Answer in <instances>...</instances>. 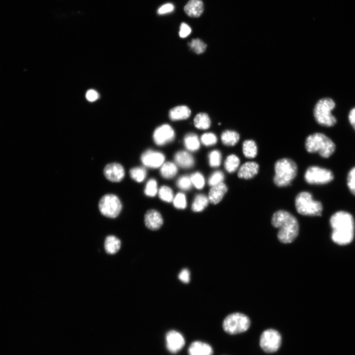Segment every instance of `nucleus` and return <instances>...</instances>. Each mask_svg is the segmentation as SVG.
<instances>
[{"label": "nucleus", "mask_w": 355, "mask_h": 355, "mask_svg": "<svg viewBox=\"0 0 355 355\" xmlns=\"http://www.w3.org/2000/svg\"><path fill=\"white\" fill-rule=\"evenodd\" d=\"M330 224L333 229L332 238L335 243L345 245L353 241L355 222L351 214L343 211L337 212L331 216Z\"/></svg>", "instance_id": "obj_1"}, {"label": "nucleus", "mask_w": 355, "mask_h": 355, "mask_svg": "<svg viewBox=\"0 0 355 355\" xmlns=\"http://www.w3.org/2000/svg\"><path fill=\"white\" fill-rule=\"evenodd\" d=\"M271 224L279 229L278 237L284 244L292 243L299 233V224L296 217L288 211L280 210L272 216Z\"/></svg>", "instance_id": "obj_2"}, {"label": "nucleus", "mask_w": 355, "mask_h": 355, "mask_svg": "<svg viewBox=\"0 0 355 355\" xmlns=\"http://www.w3.org/2000/svg\"><path fill=\"white\" fill-rule=\"evenodd\" d=\"M305 148L309 153H317L324 158H328L335 153L336 146L326 135L316 133L308 136L306 140Z\"/></svg>", "instance_id": "obj_3"}, {"label": "nucleus", "mask_w": 355, "mask_h": 355, "mask_svg": "<svg viewBox=\"0 0 355 355\" xmlns=\"http://www.w3.org/2000/svg\"><path fill=\"white\" fill-rule=\"evenodd\" d=\"M276 174L274 181L280 187L290 185L297 173V166L295 162L288 158L278 160L275 166Z\"/></svg>", "instance_id": "obj_4"}, {"label": "nucleus", "mask_w": 355, "mask_h": 355, "mask_svg": "<svg viewBox=\"0 0 355 355\" xmlns=\"http://www.w3.org/2000/svg\"><path fill=\"white\" fill-rule=\"evenodd\" d=\"M335 107V102L330 98H324L319 100L316 103L313 111L316 122L324 126H334L337 121L332 112Z\"/></svg>", "instance_id": "obj_5"}, {"label": "nucleus", "mask_w": 355, "mask_h": 355, "mask_svg": "<svg viewBox=\"0 0 355 355\" xmlns=\"http://www.w3.org/2000/svg\"><path fill=\"white\" fill-rule=\"evenodd\" d=\"M295 206L299 214L307 216H321L323 209L321 202L314 200L312 195L307 192L297 195Z\"/></svg>", "instance_id": "obj_6"}, {"label": "nucleus", "mask_w": 355, "mask_h": 355, "mask_svg": "<svg viewBox=\"0 0 355 355\" xmlns=\"http://www.w3.org/2000/svg\"><path fill=\"white\" fill-rule=\"evenodd\" d=\"M250 325L249 317L241 313H234L228 315L223 323L224 331L231 335L247 332Z\"/></svg>", "instance_id": "obj_7"}, {"label": "nucleus", "mask_w": 355, "mask_h": 355, "mask_svg": "<svg viewBox=\"0 0 355 355\" xmlns=\"http://www.w3.org/2000/svg\"><path fill=\"white\" fill-rule=\"evenodd\" d=\"M100 213L104 216L115 218L121 213L122 204L119 198L113 194H107L103 196L99 202Z\"/></svg>", "instance_id": "obj_8"}, {"label": "nucleus", "mask_w": 355, "mask_h": 355, "mask_svg": "<svg viewBox=\"0 0 355 355\" xmlns=\"http://www.w3.org/2000/svg\"><path fill=\"white\" fill-rule=\"evenodd\" d=\"M334 179V174L331 170L316 166L309 168L305 174L306 181L310 185H324L331 182Z\"/></svg>", "instance_id": "obj_9"}, {"label": "nucleus", "mask_w": 355, "mask_h": 355, "mask_svg": "<svg viewBox=\"0 0 355 355\" xmlns=\"http://www.w3.org/2000/svg\"><path fill=\"white\" fill-rule=\"evenodd\" d=\"M281 342V336L278 331L274 329H268L262 333L260 344L263 351L267 353H273L279 350Z\"/></svg>", "instance_id": "obj_10"}, {"label": "nucleus", "mask_w": 355, "mask_h": 355, "mask_svg": "<svg viewBox=\"0 0 355 355\" xmlns=\"http://www.w3.org/2000/svg\"><path fill=\"white\" fill-rule=\"evenodd\" d=\"M175 133L169 124H163L157 127L154 133V140L158 146H163L173 141Z\"/></svg>", "instance_id": "obj_11"}, {"label": "nucleus", "mask_w": 355, "mask_h": 355, "mask_svg": "<svg viewBox=\"0 0 355 355\" xmlns=\"http://www.w3.org/2000/svg\"><path fill=\"white\" fill-rule=\"evenodd\" d=\"M141 159L145 166L157 169L163 165L165 156L161 153L149 150L142 154Z\"/></svg>", "instance_id": "obj_12"}, {"label": "nucleus", "mask_w": 355, "mask_h": 355, "mask_svg": "<svg viewBox=\"0 0 355 355\" xmlns=\"http://www.w3.org/2000/svg\"><path fill=\"white\" fill-rule=\"evenodd\" d=\"M166 342L168 350L173 354L177 353L181 350L185 344L183 336L174 330L170 331L167 333Z\"/></svg>", "instance_id": "obj_13"}, {"label": "nucleus", "mask_w": 355, "mask_h": 355, "mask_svg": "<svg viewBox=\"0 0 355 355\" xmlns=\"http://www.w3.org/2000/svg\"><path fill=\"white\" fill-rule=\"evenodd\" d=\"M105 177L112 182H121L125 176L123 167L118 163H112L107 165L104 169Z\"/></svg>", "instance_id": "obj_14"}, {"label": "nucleus", "mask_w": 355, "mask_h": 355, "mask_svg": "<svg viewBox=\"0 0 355 355\" xmlns=\"http://www.w3.org/2000/svg\"><path fill=\"white\" fill-rule=\"evenodd\" d=\"M144 222L146 227L152 231L159 230L163 224L161 215L155 210L148 211L145 215Z\"/></svg>", "instance_id": "obj_15"}, {"label": "nucleus", "mask_w": 355, "mask_h": 355, "mask_svg": "<svg viewBox=\"0 0 355 355\" xmlns=\"http://www.w3.org/2000/svg\"><path fill=\"white\" fill-rule=\"evenodd\" d=\"M259 169V165L255 161L246 162L239 168L238 177L246 180L252 179L258 174Z\"/></svg>", "instance_id": "obj_16"}, {"label": "nucleus", "mask_w": 355, "mask_h": 355, "mask_svg": "<svg viewBox=\"0 0 355 355\" xmlns=\"http://www.w3.org/2000/svg\"><path fill=\"white\" fill-rule=\"evenodd\" d=\"M205 6L202 0H189L185 6V14L192 18H198L204 13Z\"/></svg>", "instance_id": "obj_17"}, {"label": "nucleus", "mask_w": 355, "mask_h": 355, "mask_svg": "<svg viewBox=\"0 0 355 355\" xmlns=\"http://www.w3.org/2000/svg\"><path fill=\"white\" fill-rule=\"evenodd\" d=\"M228 187L224 183L212 186L209 193V202L216 205L220 202L227 193Z\"/></svg>", "instance_id": "obj_18"}, {"label": "nucleus", "mask_w": 355, "mask_h": 355, "mask_svg": "<svg viewBox=\"0 0 355 355\" xmlns=\"http://www.w3.org/2000/svg\"><path fill=\"white\" fill-rule=\"evenodd\" d=\"M187 351L189 355H213L214 353L211 345L200 341L191 344Z\"/></svg>", "instance_id": "obj_19"}, {"label": "nucleus", "mask_w": 355, "mask_h": 355, "mask_svg": "<svg viewBox=\"0 0 355 355\" xmlns=\"http://www.w3.org/2000/svg\"><path fill=\"white\" fill-rule=\"evenodd\" d=\"M174 160L179 167L184 169L193 168L195 165V159L192 155L185 151H180L174 156Z\"/></svg>", "instance_id": "obj_20"}, {"label": "nucleus", "mask_w": 355, "mask_h": 355, "mask_svg": "<svg viewBox=\"0 0 355 355\" xmlns=\"http://www.w3.org/2000/svg\"><path fill=\"white\" fill-rule=\"evenodd\" d=\"M191 115L190 109L185 106H179L173 108L170 111V118L172 121L187 119Z\"/></svg>", "instance_id": "obj_21"}, {"label": "nucleus", "mask_w": 355, "mask_h": 355, "mask_svg": "<svg viewBox=\"0 0 355 355\" xmlns=\"http://www.w3.org/2000/svg\"><path fill=\"white\" fill-rule=\"evenodd\" d=\"M121 247V242L117 237L111 235L106 238L104 247L108 254L114 255L117 253L120 250Z\"/></svg>", "instance_id": "obj_22"}, {"label": "nucleus", "mask_w": 355, "mask_h": 355, "mask_svg": "<svg viewBox=\"0 0 355 355\" xmlns=\"http://www.w3.org/2000/svg\"><path fill=\"white\" fill-rule=\"evenodd\" d=\"M184 144L186 149L191 152L197 151L201 147L198 136L193 133H189L185 136Z\"/></svg>", "instance_id": "obj_23"}, {"label": "nucleus", "mask_w": 355, "mask_h": 355, "mask_svg": "<svg viewBox=\"0 0 355 355\" xmlns=\"http://www.w3.org/2000/svg\"><path fill=\"white\" fill-rule=\"evenodd\" d=\"M240 139V135L236 131L226 130L221 135V140L223 144L227 146H234L236 145Z\"/></svg>", "instance_id": "obj_24"}, {"label": "nucleus", "mask_w": 355, "mask_h": 355, "mask_svg": "<svg viewBox=\"0 0 355 355\" xmlns=\"http://www.w3.org/2000/svg\"><path fill=\"white\" fill-rule=\"evenodd\" d=\"M178 171L177 166L172 162L163 164L160 169V174L164 178L171 179L174 178Z\"/></svg>", "instance_id": "obj_25"}, {"label": "nucleus", "mask_w": 355, "mask_h": 355, "mask_svg": "<svg viewBox=\"0 0 355 355\" xmlns=\"http://www.w3.org/2000/svg\"><path fill=\"white\" fill-rule=\"evenodd\" d=\"M242 146L243 153L246 157L254 158L257 155L258 147L254 140H246L243 142Z\"/></svg>", "instance_id": "obj_26"}, {"label": "nucleus", "mask_w": 355, "mask_h": 355, "mask_svg": "<svg viewBox=\"0 0 355 355\" xmlns=\"http://www.w3.org/2000/svg\"><path fill=\"white\" fill-rule=\"evenodd\" d=\"M211 122L209 116L204 113L198 114L194 119L195 126L201 130H206L210 128Z\"/></svg>", "instance_id": "obj_27"}, {"label": "nucleus", "mask_w": 355, "mask_h": 355, "mask_svg": "<svg viewBox=\"0 0 355 355\" xmlns=\"http://www.w3.org/2000/svg\"><path fill=\"white\" fill-rule=\"evenodd\" d=\"M239 158L235 154L228 156L225 160L224 167L226 171L230 173L236 171L240 166Z\"/></svg>", "instance_id": "obj_28"}, {"label": "nucleus", "mask_w": 355, "mask_h": 355, "mask_svg": "<svg viewBox=\"0 0 355 355\" xmlns=\"http://www.w3.org/2000/svg\"><path fill=\"white\" fill-rule=\"evenodd\" d=\"M209 199L203 194L198 195L193 203L192 209L195 212H200L203 211L209 204Z\"/></svg>", "instance_id": "obj_29"}, {"label": "nucleus", "mask_w": 355, "mask_h": 355, "mask_svg": "<svg viewBox=\"0 0 355 355\" xmlns=\"http://www.w3.org/2000/svg\"><path fill=\"white\" fill-rule=\"evenodd\" d=\"M159 198L167 202H171L174 200V194L171 188L168 186H161L158 190Z\"/></svg>", "instance_id": "obj_30"}, {"label": "nucleus", "mask_w": 355, "mask_h": 355, "mask_svg": "<svg viewBox=\"0 0 355 355\" xmlns=\"http://www.w3.org/2000/svg\"><path fill=\"white\" fill-rule=\"evenodd\" d=\"M131 178L136 182L141 183L144 181L147 176V172L143 168H134L130 170Z\"/></svg>", "instance_id": "obj_31"}, {"label": "nucleus", "mask_w": 355, "mask_h": 355, "mask_svg": "<svg viewBox=\"0 0 355 355\" xmlns=\"http://www.w3.org/2000/svg\"><path fill=\"white\" fill-rule=\"evenodd\" d=\"M188 46L197 54L203 53L207 47V45L199 38L194 39L188 43Z\"/></svg>", "instance_id": "obj_32"}, {"label": "nucleus", "mask_w": 355, "mask_h": 355, "mask_svg": "<svg viewBox=\"0 0 355 355\" xmlns=\"http://www.w3.org/2000/svg\"><path fill=\"white\" fill-rule=\"evenodd\" d=\"M209 164L212 168L220 167L222 162V154L219 151H212L209 155Z\"/></svg>", "instance_id": "obj_33"}, {"label": "nucleus", "mask_w": 355, "mask_h": 355, "mask_svg": "<svg viewBox=\"0 0 355 355\" xmlns=\"http://www.w3.org/2000/svg\"><path fill=\"white\" fill-rule=\"evenodd\" d=\"M158 192L157 184L155 179H152L147 183L145 188V194L149 197H155Z\"/></svg>", "instance_id": "obj_34"}, {"label": "nucleus", "mask_w": 355, "mask_h": 355, "mask_svg": "<svg viewBox=\"0 0 355 355\" xmlns=\"http://www.w3.org/2000/svg\"><path fill=\"white\" fill-rule=\"evenodd\" d=\"M225 179L224 173L221 171H216L210 177L208 184L212 186L223 183Z\"/></svg>", "instance_id": "obj_35"}, {"label": "nucleus", "mask_w": 355, "mask_h": 355, "mask_svg": "<svg viewBox=\"0 0 355 355\" xmlns=\"http://www.w3.org/2000/svg\"><path fill=\"white\" fill-rule=\"evenodd\" d=\"M190 178L193 185L197 188L201 189L203 188L205 185V179L202 174L200 172H196L191 175Z\"/></svg>", "instance_id": "obj_36"}, {"label": "nucleus", "mask_w": 355, "mask_h": 355, "mask_svg": "<svg viewBox=\"0 0 355 355\" xmlns=\"http://www.w3.org/2000/svg\"><path fill=\"white\" fill-rule=\"evenodd\" d=\"M202 143L206 146H211L217 143V139L216 135L213 133H206L202 135Z\"/></svg>", "instance_id": "obj_37"}, {"label": "nucleus", "mask_w": 355, "mask_h": 355, "mask_svg": "<svg viewBox=\"0 0 355 355\" xmlns=\"http://www.w3.org/2000/svg\"><path fill=\"white\" fill-rule=\"evenodd\" d=\"M173 204L175 208L179 209H185L187 206L185 196L183 193L178 194L174 198Z\"/></svg>", "instance_id": "obj_38"}, {"label": "nucleus", "mask_w": 355, "mask_h": 355, "mask_svg": "<svg viewBox=\"0 0 355 355\" xmlns=\"http://www.w3.org/2000/svg\"><path fill=\"white\" fill-rule=\"evenodd\" d=\"M192 182L190 178L187 176L181 177L177 182L178 187L183 190H189L192 186Z\"/></svg>", "instance_id": "obj_39"}, {"label": "nucleus", "mask_w": 355, "mask_h": 355, "mask_svg": "<svg viewBox=\"0 0 355 355\" xmlns=\"http://www.w3.org/2000/svg\"><path fill=\"white\" fill-rule=\"evenodd\" d=\"M347 185L351 193L355 196V167L353 168L348 174Z\"/></svg>", "instance_id": "obj_40"}, {"label": "nucleus", "mask_w": 355, "mask_h": 355, "mask_svg": "<svg viewBox=\"0 0 355 355\" xmlns=\"http://www.w3.org/2000/svg\"><path fill=\"white\" fill-rule=\"evenodd\" d=\"M192 32L190 27L185 22H182L180 27L179 35L181 38L187 37Z\"/></svg>", "instance_id": "obj_41"}, {"label": "nucleus", "mask_w": 355, "mask_h": 355, "mask_svg": "<svg viewBox=\"0 0 355 355\" xmlns=\"http://www.w3.org/2000/svg\"><path fill=\"white\" fill-rule=\"evenodd\" d=\"M179 279L183 283L187 284L190 281V272L187 269H183L179 275Z\"/></svg>", "instance_id": "obj_42"}, {"label": "nucleus", "mask_w": 355, "mask_h": 355, "mask_svg": "<svg viewBox=\"0 0 355 355\" xmlns=\"http://www.w3.org/2000/svg\"><path fill=\"white\" fill-rule=\"evenodd\" d=\"M174 6L172 4H167L161 6L157 11V14L159 15H163L173 11Z\"/></svg>", "instance_id": "obj_43"}, {"label": "nucleus", "mask_w": 355, "mask_h": 355, "mask_svg": "<svg viewBox=\"0 0 355 355\" xmlns=\"http://www.w3.org/2000/svg\"><path fill=\"white\" fill-rule=\"evenodd\" d=\"M99 97L98 93L94 90H90L86 94L87 99L91 102L96 100Z\"/></svg>", "instance_id": "obj_44"}, {"label": "nucleus", "mask_w": 355, "mask_h": 355, "mask_svg": "<svg viewBox=\"0 0 355 355\" xmlns=\"http://www.w3.org/2000/svg\"><path fill=\"white\" fill-rule=\"evenodd\" d=\"M348 120L350 123L355 130V107L353 108L348 115Z\"/></svg>", "instance_id": "obj_45"}]
</instances>
